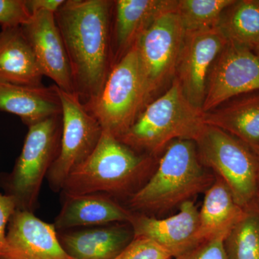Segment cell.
Here are the masks:
<instances>
[{
    "mask_svg": "<svg viewBox=\"0 0 259 259\" xmlns=\"http://www.w3.org/2000/svg\"><path fill=\"white\" fill-rule=\"evenodd\" d=\"M114 7L110 0H66L55 13L74 93L83 105L98 97L113 67Z\"/></svg>",
    "mask_w": 259,
    "mask_h": 259,
    "instance_id": "1",
    "label": "cell"
},
{
    "mask_svg": "<svg viewBox=\"0 0 259 259\" xmlns=\"http://www.w3.org/2000/svg\"><path fill=\"white\" fill-rule=\"evenodd\" d=\"M155 164V157L137 152L102 130L93 153L71 172L61 191L64 194L103 193L128 199L146 184Z\"/></svg>",
    "mask_w": 259,
    "mask_h": 259,
    "instance_id": "2",
    "label": "cell"
},
{
    "mask_svg": "<svg viewBox=\"0 0 259 259\" xmlns=\"http://www.w3.org/2000/svg\"><path fill=\"white\" fill-rule=\"evenodd\" d=\"M214 178L201 163L196 143L176 140L165 148L151 176L127 204L134 212H164L205 192Z\"/></svg>",
    "mask_w": 259,
    "mask_h": 259,
    "instance_id": "3",
    "label": "cell"
},
{
    "mask_svg": "<svg viewBox=\"0 0 259 259\" xmlns=\"http://www.w3.org/2000/svg\"><path fill=\"white\" fill-rule=\"evenodd\" d=\"M206 125L204 112L190 103L174 79L164 93L146 105L118 139L137 152L156 157L172 141L196 142Z\"/></svg>",
    "mask_w": 259,
    "mask_h": 259,
    "instance_id": "4",
    "label": "cell"
},
{
    "mask_svg": "<svg viewBox=\"0 0 259 259\" xmlns=\"http://www.w3.org/2000/svg\"><path fill=\"white\" fill-rule=\"evenodd\" d=\"M147 105L141 60L134 46L112 67L98 97L84 106L103 131L119 139Z\"/></svg>",
    "mask_w": 259,
    "mask_h": 259,
    "instance_id": "5",
    "label": "cell"
},
{
    "mask_svg": "<svg viewBox=\"0 0 259 259\" xmlns=\"http://www.w3.org/2000/svg\"><path fill=\"white\" fill-rule=\"evenodd\" d=\"M61 134V115L29 126L13 171L3 180L6 194L14 199L18 210L33 212L44 178L59 155Z\"/></svg>",
    "mask_w": 259,
    "mask_h": 259,
    "instance_id": "6",
    "label": "cell"
},
{
    "mask_svg": "<svg viewBox=\"0 0 259 259\" xmlns=\"http://www.w3.org/2000/svg\"><path fill=\"white\" fill-rule=\"evenodd\" d=\"M195 143L201 163L226 182L240 207L244 209L256 199L259 158L248 145L207 125Z\"/></svg>",
    "mask_w": 259,
    "mask_h": 259,
    "instance_id": "7",
    "label": "cell"
},
{
    "mask_svg": "<svg viewBox=\"0 0 259 259\" xmlns=\"http://www.w3.org/2000/svg\"><path fill=\"white\" fill-rule=\"evenodd\" d=\"M57 89L62 106V134L60 149L47 179L55 192L71 172L83 163L95 149L102 133L101 125L90 113L75 93Z\"/></svg>",
    "mask_w": 259,
    "mask_h": 259,
    "instance_id": "8",
    "label": "cell"
},
{
    "mask_svg": "<svg viewBox=\"0 0 259 259\" xmlns=\"http://www.w3.org/2000/svg\"><path fill=\"white\" fill-rule=\"evenodd\" d=\"M185 31L176 11L161 15L138 39L148 105L166 83L175 79Z\"/></svg>",
    "mask_w": 259,
    "mask_h": 259,
    "instance_id": "9",
    "label": "cell"
},
{
    "mask_svg": "<svg viewBox=\"0 0 259 259\" xmlns=\"http://www.w3.org/2000/svg\"><path fill=\"white\" fill-rule=\"evenodd\" d=\"M258 90L259 56L250 48L228 41L209 69L202 112Z\"/></svg>",
    "mask_w": 259,
    "mask_h": 259,
    "instance_id": "10",
    "label": "cell"
},
{
    "mask_svg": "<svg viewBox=\"0 0 259 259\" xmlns=\"http://www.w3.org/2000/svg\"><path fill=\"white\" fill-rule=\"evenodd\" d=\"M228 40L214 28L185 32L175 79L187 100L202 110L209 69Z\"/></svg>",
    "mask_w": 259,
    "mask_h": 259,
    "instance_id": "11",
    "label": "cell"
},
{
    "mask_svg": "<svg viewBox=\"0 0 259 259\" xmlns=\"http://www.w3.org/2000/svg\"><path fill=\"white\" fill-rule=\"evenodd\" d=\"M0 259H73L61 246L54 224L17 209L8 223Z\"/></svg>",
    "mask_w": 259,
    "mask_h": 259,
    "instance_id": "12",
    "label": "cell"
},
{
    "mask_svg": "<svg viewBox=\"0 0 259 259\" xmlns=\"http://www.w3.org/2000/svg\"><path fill=\"white\" fill-rule=\"evenodd\" d=\"M171 217L156 218L134 212L130 224L134 238H145L161 245L176 258L202 242L199 236V212L193 201L180 206Z\"/></svg>",
    "mask_w": 259,
    "mask_h": 259,
    "instance_id": "13",
    "label": "cell"
},
{
    "mask_svg": "<svg viewBox=\"0 0 259 259\" xmlns=\"http://www.w3.org/2000/svg\"><path fill=\"white\" fill-rule=\"evenodd\" d=\"M21 28L44 76L53 80L58 88L74 93L69 58L55 14L48 11L35 12Z\"/></svg>",
    "mask_w": 259,
    "mask_h": 259,
    "instance_id": "14",
    "label": "cell"
},
{
    "mask_svg": "<svg viewBox=\"0 0 259 259\" xmlns=\"http://www.w3.org/2000/svg\"><path fill=\"white\" fill-rule=\"evenodd\" d=\"M63 249L73 259H115L134 239L130 223L58 232Z\"/></svg>",
    "mask_w": 259,
    "mask_h": 259,
    "instance_id": "15",
    "label": "cell"
},
{
    "mask_svg": "<svg viewBox=\"0 0 259 259\" xmlns=\"http://www.w3.org/2000/svg\"><path fill=\"white\" fill-rule=\"evenodd\" d=\"M62 207L54 225L58 232L78 227L130 223L134 212L103 193L64 194Z\"/></svg>",
    "mask_w": 259,
    "mask_h": 259,
    "instance_id": "16",
    "label": "cell"
},
{
    "mask_svg": "<svg viewBox=\"0 0 259 259\" xmlns=\"http://www.w3.org/2000/svg\"><path fill=\"white\" fill-rule=\"evenodd\" d=\"M178 0L115 1L113 66L132 49L143 32L160 16L176 11Z\"/></svg>",
    "mask_w": 259,
    "mask_h": 259,
    "instance_id": "17",
    "label": "cell"
},
{
    "mask_svg": "<svg viewBox=\"0 0 259 259\" xmlns=\"http://www.w3.org/2000/svg\"><path fill=\"white\" fill-rule=\"evenodd\" d=\"M0 110L19 116L28 127L62 115L55 84L46 88L0 82Z\"/></svg>",
    "mask_w": 259,
    "mask_h": 259,
    "instance_id": "18",
    "label": "cell"
},
{
    "mask_svg": "<svg viewBox=\"0 0 259 259\" xmlns=\"http://www.w3.org/2000/svg\"><path fill=\"white\" fill-rule=\"evenodd\" d=\"M21 27L0 31V82L42 86L44 77Z\"/></svg>",
    "mask_w": 259,
    "mask_h": 259,
    "instance_id": "19",
    "label": "cell"
},
{
    "mask_svg": "<svg viewBox=\"0 0 259 259\" xmlns=\"http://www.w3.org/2000/svg\"><path fill=\"white\" fill-rule=\"evenodd\" d=\"M206 125L235 136L254 150L259 144V90L231 99L204 112Z\"/></svg>",
    "mask_w": 259,
    "mask_h": 259,
    "instance_id": "20",
    "label": "cell"
},
{
    "mask_svg": "<svg viewBox=\"0 0 259 259\" xmlns=\"http://www.w3.org/2000/svg\"><path fill=\"white\" fill-rule=\"evenodd\" d=\"M204 194L203 204L199 210V236L202 241L221 233H228L244 212L221 177L215 176Z\"/></svg>",
    "mask_w": 259,
    "mask_h": 259,
    "instance_id": "21",
    "label": "cell"
},
{
    "mask_svg": "<svg viewBox=\"0 0 259 259\" xmlns=\"http://www.w3.org/2000/svg\"><path fill=\"white\" fill-rule=\"evenodd\" d=\"M217 28L228 41L253 49L259 44V0H234L223 11Z\"/></svg>",
    "mask_w": 259,
    "mask_h": 259,
    "instance_id": "22",
    "label": "cell"
},
{
    "mask_svg": "<svg viewBox=\"0 0 259 259\" xmlns=\"http://www.w3.org/2000/svg\"><path fill=\"white\" fill-rule=\"evenodd\" d=\"M224 240L228 259H259V201L245 207Z\"/></svg>",
    "mask_w": 259,
    "mask_h": 259,
    "instance_id": "23",
    "label": "cell"
},
{
    "mask_svg": "<svg viewBox=\"0 0 259 259\" xmlns=\"http://www.w3.org/2000/svg\"><path fill=\"white\" fill-rule=\"evenodd\" d=\"M234 0H178L177 13L185 32L217 28L221 15Z\"/></svg>",
    "mask_w": 259,
    "mask_h": 259,
    "instance_id": "24",
    "label": "cell"
},
{
    "mask_svg": "<svg viewBox=\"0 0 259 259\" xmlns=\"http://www.w3.org/2000/svg\"><path fill=\"white\" fill-rule=\"evenodd\" d=\"M31 15L26 0H0L2 29L23 26L28 23Z\"/></svg>",
    "mask_w": 259,
    "mask_h": 259,
    "instance_id": "25",
    "label": "cell"
},
{
    "mask_svg": "<svg viewBox=\"0 0 259 259\" xmlns=\"http://www.w3.org/2000/svg\"><path fill=\"white\" fill-rule=\"evenodd\" d=\"M172 256L161 245L145 238H134L122 252V259H171Z\"/></svg>",
    "mask_w": 259,
    "mask_h": 259,
    "instance_id": "26",
    "label": "cell"
},
{
    "mask_svg": "<svg viewBox=\"0 0 259 259\" xmlns=\"http://www.w3.org/2000/svg\"><path fill=\"white\" fill-rule=\"evenodd\" d=\"M228 233H221L199 243L192 250L175 259H228L224 240Z\"/></svg>",
    "mask_w": 259,
    "mask_h": 259,
    "instance_id": "27",
    "label": "cell"
},
{
    "mask_svg": "<svg viewBox=\"0 0 259 259\" xmlns=\"http://www.w3.org/2000/svg\"><path fill=\"white\" fill-rule=\"evenodd\" d=\"M16 210L14 199L8 194L0 193V250L5 242L8 223Z\"/></svg>",
    "mask_w": 259,
    "mask_h": 259,
    "instance_id": "28",
    "label": "cell"
},
{
    "mask_svg": "<svg viewBox=\"0 0 259 259\" xmlns=\"http://www.w3.org/2000/svg\"><path fill=\"white\" fill-rule=\"evenodd\" d=\"M65 0H26L30 13L38 11H48L55 14L64 4Z\"/></svg>",
    "mask_w": 259,
    "mask_h": 259,
    "instance_id": "29",
    "label": "cell"
},
{
    "mask_svg": "<svg viewBox=\"0 0 259 259\" xmlns=\"http://www.w3.org/2000/svg\"><path fill=\"white\" fill-rule=\"evenodd\" d=\"M253 51H254L255 54H257L259 56V44H257L256 46L253 49H252Z\"/></svg>",
    "mask_w": 259,
    "mask_h": 259,
    "instance_id": "30",
    "label": "cell"
},
{
    "mask_svg": "<svg viewBox=\"0 0 259 259\" xmlns=\"http://www.w3.org/2000/svg\"><path fill=\"white\" fill-rule=\"evenodd\" d=\"M253 151H254L255 154H256L259 158V144L258 145V146H257V147L255 148L254 150H253Z\"/></svg>",
    "mask_w": 259,
    "mask_h": 259,
    "instance_id": "31",
    "label": "cell"
},
{
    "mask_svg": "<svg viewBox=\"0 0 259 259\" xmlns=\"http://www.w3.org/2000/svg\"><path fill=\"white\" fill-rule=\"evenodd\" d=\"M256 199H258V200L259 201V179H258V192H257Z\"/></svg>",
    "mask_w": 259,
    "mask_h": 259,
    "instance_id": "32",
    "label": "cell"
},
{
    "mask_svg": "<svg viewBox=\"0 0 259 259\" xmlns=\"http://www.w3.org/2000/svg\"><path fill=\"white\" fill-rule=\"evenodd\" d=\"M115 259H122V253H121V254L119 255V256H117V258Z\"/></svg>",
    "mask_w": 259,
    "mask_h": 259,
    "instance_id": "33",
    "label": "cell"
}]
</instances>
